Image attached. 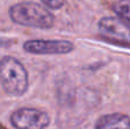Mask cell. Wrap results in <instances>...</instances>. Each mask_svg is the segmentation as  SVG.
Returning a JSON list of instances; mask_svg holds the SVG:
<instances>
[{
    "label": "cell",
    "mask_w": 130,
    "mask_h": 129,
    "mask_svg": "<svg viewBox=\"0 0 130 129\" xmlns=\"http://www.w3.org/2000/svg\"><path fill=\"white\" fill-rule=\"evenodd\" d=\"M113 9L123 22L130 24V0H119L113 6Z\"/></svg>",
    "instance_id": "cell-7"
},
{
    "label": "cell",
    "mask_w": 130,
    "mask_h": 129,
    "mask_svg": "<svg viewBox=\"0 0 130 129\" xmlns=\"http://www.w3.org/2000/svg\"><path fill=\"white\" fill-rule=\"evenodd\" d=\"M24 50L37 55L67 54L73 50V43L66 40H29L24 43Z\"/></svg>",
    "instance_id": "cell-5"
},
{
    "label": "cell",
    "mask_w": 130,
    "mask_h": 129,
    "mask_svg": "<svg viewBox=\"0 0 130 129\" xmlns=\"http://www.w3.org/2000/svg\"><path fill=\"white\" fill-rule=\"evenodd\" d=\"M49 121L46 112L30 107L20 109L10 116V122L16 129H45Z\"/></svg>",
    "instance_id": "cell-4"
},
{
    "label": "cell",
    "mask_w": 130,
    "mask_h": 129,
    "mask_svg": "<svg viewBox=\"0 0 130 129\" xmlns=\"http://www.w3.org/2000/svg\"><path fill=\"white\" fill-rule=\"evenodd\" d=\"M46 6H48L52 9H58L64 5L65 0H41Z\"/></svg>",
    "instance_id": "cell-8"
},
{
    "label": "cell",
    "mask_w": 130,
    "mask_h": 129,
    "mask_svg": "<svg viewBox=\"0 0 130 129\" xmlns=\"http://www.w3.org/2000/svg\"><path fill=\"white\" fill-rule=\"evenodd\" d=\"M95 129H130V118L122 113L106 114L98 119Z\"/></svg>",
    "instance_id": "cell-6"
},
{
    "label": "cell",
    "mask_w": 130,
    "mask_h": 129,
    "mask_svg": "<svg viewBox=\"0 0 130 129\" xmlns=\"http://www.w3.org/2000/svg\"><path fill=\"white\" fill-rule=\"evenodd\" d=\"M13 22L38 29H49L54 25V16L49 10L36 2H20L9 9Z\"/></svg>",
    "instance_id": "cell-2"
},
{
    "label": "cell",
    "mask_w": 130,
    "mask_h": 129,
    "mask_svg": "<svg viewBox=\"0 0 130 129\" xmlns=\"http://www.w3.org/2000/svg\"><path fill=\"white\" fill-rule=\"evenodd\" d=\"M98 27L104 39L117 45L130 47V27L122 20L104 17L98 23Z\"/></svg>",
    "instance_id": "cell-3"
},
{
    "label": "cell",
    "mask_w": 130,
    "mask_h": 129,
    "mask_svg": "<svg viewBox=\"0 0 130 129\" xmlns=\"http://www.w3.org/2000/svg\"><path fill=\"white\" fill-rule=\"evenodd\" d=\"M0 82L5 91L13 96H21L27 90V72L20 61L11 56L0 59Z\"/></svg>",
    "instance_id": "cell-1"
},
{
    "label": "cell",
    "mask_w": 130,
    "mask_h": 129,
    "mask_svg": "<svg viewBox=\"0 0 130 129\" xmlns=\"http://www.w3.org/2000/svg\"><path fill=\"white\" fill-rule=\"evenodd\" d=\"M0 129H5L4 127H2V126H0Z\"/></svg>",
    "instance_id": "cell-9"
}]
</instances>
